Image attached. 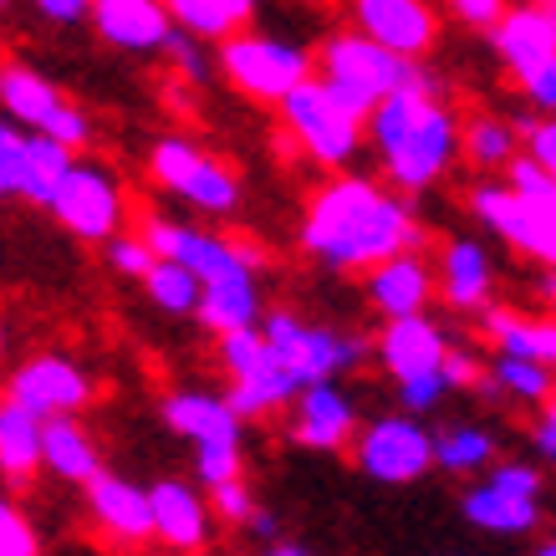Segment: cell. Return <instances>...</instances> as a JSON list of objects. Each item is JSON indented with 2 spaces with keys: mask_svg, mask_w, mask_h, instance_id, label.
Returning a JSON list of instances; mask_svg holds the SVG:
<instances>
[{
  "mask_svg": "<svg viewBox=\"0 0 556 556\" xmlns=\"http://www.w3.org/2000/svg\"><path fill=\"white\" fill-rule=\"evenodd\" d=\"M215 357L225 378H240V372H251L261 357H266V338H261V327H236V332H219L215 338Z\"/></svg>",
  "mask_w": 556,
  "mask_h": 556,
  "instance_id": "36",
  "label": "cell"
},
{
  "mask_svg": "<svg viewBox=\"0 0 556 556\" xmlns=\"http://www.w3.org/2000/svg\"><path fill=\"white\" fill-rule=\"evenodd\" d=\"M11 5H16V0H0V16H5V11H11Z\"/></svg>",
  "mask_w": 556,
  "mask_h": 556,
  "instance_id": "56",
  "label": "cell"
},
{
  "mask_svg": "<svg viewBox=\"0 0 556 556\" xmlns=\"http://www.w3.org/2000/svg\"><path fill=\"white\" fill-rule=\"evenodd\" d=\"M312 72L321 83H338V87H353L363 92L368 102L399 92V87H419V92H439L434 72L414 62V56H399V51L378 47L368 41L363 31H338L327 36L317 51H312Z\"/></svg>",
  "mask_w": 556,
  "mask_h": 556,
  "instance_id": "3",
  "label": "cell"
},
{
  "mask_svg": "<svg viewBox=\"0 0 556 556\" xmlns=\"http://www.w3.org/2000/svg\"><path fill=\"white\" fill-rule=\"evenodd\" d=\"M424 225L404 194H388L378 179L342 174L312 194L302 215V251L327 270H368L383 255L424 251Z\"/></svg>",
  "mask_w": 556,
  "mask_h": 556,
  "instance_id": "1",
  "label": "cell"
},
{
  "mask_svg": "<svg viewBox=\"0 0 556 556\" xmlns=\"http://www.w3.org/2000/svg\"><path fill=\"white\" fill-rule=\"evenodd\" d=\"M552 399H556V388H552Z\"/></svg>",
  "mask_w": 556,
  "mask_h": 556,
  "instance_id": "59",
  "label": "cell"
},
{
  "mask_svg": "<svg viewBox=\"0 0 556 556\" xmlns=\"http://www.w3.org/2000/svg\"><path fill=\"white\" fill-rule=\"evenodd\" d=\"M480 332L501 353L531 357L541 368H556V317H526L516 306H480Z\"/></svg>",
  "mask_w": 556,
  "mask_h": 556,
  "instance_id": "26",
  "label": "cell"
},
{
  "mask_svg": "<svg viewBox=\"0 0 556 556\" xmlns=\"http://www.w3.org/2000/svg\"><path fill=\"white\" fill-rule=\"evenodd\" d=\"M87 495V516L108 541L118 546H143L153 541V516H149V485H138L128 475H113L102 465L92 480L83 485Z\"/></svg>",
  "mask_w": 556,
  "mask_h": 556,
  "instance_id": "16",
  "label": "cell"
},
{
  "mask_svg": "<svg viewBox=\"0 0 556 556\" xmlns=\"http://www.w3.org/2000/svg\"><path fill=\"white\" fill-rule=\"evenodd\" d=\"M281 108V123H287V134L296 138V149L321 164V169H348L363 149V123L353 113H342L338 102L321 92L317 77H306L302 87H291L287 98L276 102Z\"/></svg>",
  "mask_w": 556,
  "mask_h": 556,
  "instance_id": "9",
  "label": "cell"
},
{
  "mask_svg": "<svg viewBox=\"0 0 556 556\" xmlns=\"http://www.w3.org/2000/svg\"><path fill=\"white\" fill-rule=\"evenodd\" d=\"M0 399L21 404L36 419H56V414H83L98 399V383L72 353H31L5 372Z\"/></svg>",
  "mask_w": 556,
  "mask_h": 556,
  "instance_id": "12",
  "label": "cell"
},
{
  "mask_svg": "<svg viewBox=\"0 0 556 556\" xmlns=\"http://www.w3.org/2000/svg\"><path fill=\"white\" fill-rule=\"evenodd\" d=\"M102 251H108V266L118 270V276H134V281H143V270L159 261V255L143 245V236H134V230H118V236L102 240Z\"/></svg>",
  "mask_w": 556,
  "mask_h": 556,
  "instance_id": "40",
  "label": "cell"
},
{
  "mask_svg": "<svg viewBox=\"0 0 556 556\" xmlns=\"http://www.w3.org/2000/svg\"><path fill=\"white\" fill-rule=\"evenodd\" d=\"M36 16L56 21V26H72V21H87V0H31Z\"/></svg>",
  "mask_w": 556,
  "mask_h": 556,
  "instance_id": "50",
  "label": "cell"
},
{
  "mask_svg": "<svg viewBox=\"0 0 556 556\" xmlns=\"http://www.w3.org/2000/svg\"><path fill=\"white\" fill-rule=\"evenodd\" d=\"M510 0H450V16L459 21V26H470V31H490L495 21L506 16Z\"/></svg>",
  "mask_w": 556,
  "mask_h": 556,
  "instance_id": "48",
  "label": "cell"
},
{
  "mask_svg": "<svg viewBox=\"0 0 556 556\" xmlns=\"http://www.w3.org/2000/svg\"><path fill=\"white\" fill-rule=\"evenodd\" d=\"M87 21L108 47L128 56H159L174 31L164 0H87Z\"/></svg>",
  "mask_w": 556,
  "mask_h": 556,
  "instance_id": "18",
  "label": "cell"
},
{
  "mask_svg": "<svg viewBox=\"0 0 556 556\" xmlns=\"http://www.w3.org/2000/svg\"><path fill=\"white\" fill-rule=\"evenodd\" d=\"M490 41H495L501 67H506L516 83H521V77H531L536 67H546V62H556L552 21L541 16L531 0H526V5H506V16L490 26Z\"/></svg>",
  "mask_w": 556,
  "mask_h": 556,
  "instance_id": "22",
  "label": "cell"
},
{
  "mask_svg": "<svg viewBox=\"0 0 556 556\" xmlns=\"http://www.w3.org/2000/svg\"><path fill=\"white\" fill-rule=\"evenodd\" d=\"M546 291H552V306H556V276H552V287H546Z\"/></svg>",
  "mask_w": 556,
  "mask_h": 556,
  "instance_id": "57",
  "label": "cell"
},
{
  "mask_svg": "<svg viewBox=\"0 0 556 556\" xmlns=\"http://www.w3.org/2000/svg\"><path fill=\"white\" fill-rule=\"evenodd\" d=\"M21 159H26V128L0 118V200L21 194Z\"/></svg>",
  "mask_w": 556,
  "mask_h": 556,
  "instance_id": "42",
  "label": "cell"
},
{
  "mask_svg": "<svg viewBox=\"0 0 556 556\" xmlns=\"http://www.w3.org/2000/svg\"><path fill=\"white\" fill-rule=\"evenodd\" d=\"M353 459L368 480L383 485H414L434 470V434L414 414H383L372 424H357Z\"/></svg>",
  "mask_w": 556,
  "mask_h": 556,
  "instance_id": "10",
  "label": "cell"
},
{
  "mask_svg": "<svg viewBox=\"0 0 556 556\" xmlns=\"http://www.w3.org/2000/svg\"><path fill=\"white\" fill-rule=\"evenodd\" d=\"M531 556H556V541H546V546H541V552H531Z\"/></svg>",
  "mask_w": 556,
  "mask_h": 556,
  "instance_id": "55",
  "label": "cell"
},
{
  "mask_svg": "<svg viewBox=\"0 0 556 556\" xmlns=\"http://www.w3.org/2000/svg\"><path fill=\"white\" fill-rule=\"evenodd\" d=\"M159 56H169L174 72H179L189 87H204V77H210V56H204V41H194L189 31H169V41H164V51H159Z\"/></svg>",
  "mask_w": 556,
  "mask_h": 556,
  "instance_id": "41",
  "label": "cell"
},
{
  "mask_svg": "<svg viewBox=\"0 0 556 556\" xmlns=\"http://www.w3.org/2000/svg\"><path fill=\"white\" fill-rule=\"evenodd\" d=\"M0 556H41V531L5 490H0Z\"/></svg>",
  "mask_w": 556,
  "mask_h": 556,
  "instance_id": "37",
  "label": "cell"
},
{
  "mask_svg": "<svg viewBox=\"0 0 556 556\" xmlns=\"http://www.w3.org/2000/svg\"><path fill=\"white\" fill-rule=\"evenodd\" d=\"M459 510H465V521L480 526V531H490V536H526V531H536L541 526V501H531V495H510V490L490 485V480H480V485L465 490Z\"/></svg>",
  "mask_w": 556,
  "mask_h": 556,
  "instance_id": "28",
  "label": "cell"
},
{
  "mask_svg": "<svg viewBox=\"0 0 556 556\" xmlns=\"http://www.w3.org/2000/svg\"><path fill=\"white\" fill-rule=\"evenodd\" d=\"M531 5H536V11H541V16H546V21H552V31H556V0H531Z\"/></svg>",
  "mask_w": 556,
  "mask_h": 556,
  "instance_id": "54",
  "label": "cell"
},
{
  "mask_svg": "<svg viewBox=\"0 0 556 556\" xmlns=\"http://www.w3.org/2000/svg\"><path fill=\"white\" fill-rule=\"evenodd\" d=\"M0 118H11L16 128H26V134L56 138V143H67L72 153H83L87 143H92V134H98L83 108L51 83L47 72H36L31 62H21V56H5V62H0Z\"/></svg>",
  "mask_w": 556,
  "mask_h": 556,
  "instance_id": "4",
  "label": "cell"
},
{
  "mask_svg": "<svg viewBox=\"0 0 556 556\" xmlns=\"http://www.w3.org/2000/svg\"><path fill=\"white\" fill-rule=\"evenodd\" d=\"M149 174L159 189H169L200 215H236L240 179L236 169L189 138H159L149 149Z\"/></svg>",
  "mask_w": 556,
  "mask_h": 556,
  "instance_id": "8",
  "label": "cell"
},
{
  "mask_svg": "<svg viewBox=\"0 0 556 556\" xmlns=\"http://www.w3.org/2000/svg\"><path fill=\"white\" fill-rule=\"evenodd\" d=\"M296 388H302V383H296V372L287 368V357L266 348V357H261L251 372L230 378V388H225V404L236 408L240 424H251V419L276 414V408H287L291 399H296Z\"/></svg>",
  "mask_w": 556,
  "mask_h": 556,
  "instance_id": "25",
  "label": "cell"
},
{
  "mask_svg": "<svg viewBox=\"0 0 556 556\" xmlns=\"http://www.w3.org/2000/svg\"><path fill=\"white\" fill-rule=\"evenodd\" d=\"M444 399H450V383H444V372H439V368L399 378V408H404V414H414V419L434 414Z\"/></svg>",
  "mask_w": 556,
  "mask_h": 556,
  "instance_id": "39",
  "label": "cell"
},
{
  "mask_svg": "<svg viewBox=\"0 0 556 556\" xmlns=\"http://www.w3.org/2000/svg\"><path fill=\"white\" fill-rule=\"evenodd\" d=\"M47 210L56 215V225L67 236L87 240V245H102L108 236H118L123 225H128V189L118 185V174L108 169V164L77 153Z\"/></svg>",
  "mask_w": 556,
  "mask_h": 556,
  "instance_id": "7",
  "label": "cell"
},
{
  "mask_svg": "<svg viewBox=\"0 0 556 556\" xmlns=\"http://www.w3.org/2000/svg\"><path fill=\"white\" fill-rule=\"evenodd\" d=\"M526 92V102L536 108L541 118H556V62H546V67H536L531 77H521L516 83Z\"/></svg>",
  "mask_w": 556,
  "mask_h": 556,
  "instance_id": "47",
  "label": "cell"
},
{
  "mask_svg": "<svg viewBox=\"0 0 556 556\" xmlns=\"http://www.w3.org/2000/svg\"><path fill=\"white\" fill-rule=\"evenodd\" d=\"M363 134L372 138L388 185L399 194H424L459 164V118L444 92H419V87L388 92L372 102Z\"/></svg>",
  "mask_w": 556,
  "mask_h": 556,
  "instance_id": "2",
  "label": "cell"
},
{
  "mask_svg": "<svg viewBox=\"0 0 556 556\" xmlns=\"http://www.w3.org/2000/svg\"><path fill=\"white\" fill-rule=\"evenodd\" d=\"M41 470L67 480V485H87L102 470V450L92 439V429L83 424V414L41 419Z\"/></svg>",
  "mask_w": 556,
  "mask_h": 556,
  "instance_id": "24",
  "label": "cell"
},
{
  "mask_svg": "<svg viewBox=\"0 0 556 556\" xmlns=\"http://www.w3.org/2000/svg\"><path fill=\"white\" fill-rule=\"evenodd\" d=\"M291 424L287 434L302 444V450H317V455H338L348 450L357 434V408L353 399L338 388V378H327V383H306L296 388V399H291Z\"/></svg>",
  "mask_w": 556,
  "mask_h": 556,
  "instance_id": "14",
  "label": "cell"
},
{
  "mask_svg": "<svg viewBox=\"0 0 556 556\" xmlns=\"http://www.w3.org/2000/svg\"><path fill=\"white\" fill-rule=\"evenodd\" d=\"M143 291H149V302L159 312H169V317H194V306H200V276L185 270L179 261H153L143 270Z\"/></svg>",
  "mask_w": 556,
  "mask_h": 556,
  "instance_id": "34",
  "label": "cell"
},
{
  "mask_svg": "<svg viewBox=\"0 0 556 556\" xmlns=\"http://www.w3.org/2000/svg\"><path fill=\"white\" fill-rule=\"evenodd\" d=\"M490 291H495V261H490L485 240L455 236L439 251L434 296L450 312H480V306H490Z\"/></svg>",
  "mask_w": 556,
  "mask_h": 556,
  "instance_id": "19",
  "label": "cell"
},
{
  "mask_svg": "<svg viewBox=\"0 0 556 556\" xmlns=\"http://www.w3.org/2000/svg\"><path fill=\"white\" fill-rule=\"evenodd\" d=\"M495 434L480 424H450L434 434V470L444 475H480L495 459Z\"/></svg>",
  "mask_w": 556,
  "mask_h": 556,
  "instance_id": "33",
  "label": "cell"
},
{
  "mask_svg": "<svg viewBox=\"0 0 556 556\" xmlns=\"http://www.w3.org/2000/svg\"><path fill=\"white\" fill-rule=\"evenodd\" d=\"M219 77L251 102H276L291 87H302L312 77V51L291 47L281 36H255V31H230L219 41Z\"/></svg>",
  "mask_w": 556,
  "mask_h": 556,
  "instance_id": "6",
  "label": "cell"
},
{
  "mask_svg": "<svg viewBox=\"0 0 556 556\" xmlns=\"http://www.w3.org/2000/svg\"><path fill=\"white\" fill-rule=\"evenodd\" d=\"M450 338H444V327H439L429 312H408V317H388L378 342H372V353L383 363V372L399 383L408 372H429L439 368V357H444Z\"/></svg>",
  "mask_w": 556,
  "mask_h": 556,
  "instance_id": "21",
  "label": "cell"
},
{
  "mask_svg": "<svg viewBox=\"0 0 556 556\" xmlns=\"http://www.w3.org/2000/svg\"><path fill=\"white\" fill-rule=\"evenodd\" d=\"M266 556H312L306 546H296V541H270Z\"/></svg>",
  "mask_w": 556,
  "mask_h": 556,
  "instance_id": "53",
  "label": "cell"
},
{
  "mask_svg": "<svg viewBox=\"0 0 556 556\" xmlns=\"http://www.w3.org/2000/svg\"><path fill=\"white\" fill-rule=\"evenodd\" d=\"M210 510L215 516H225V521L245 526V516L255 510L251 490H245V480H225V485H210Z\"/></svg>",
  "mask_w": 556,
  "mask_h": 556,
  "instance_id": "46",
  "label": "cell"
},
{
  "mask_svg": "<svg viewBox=\"0 0 556 556\" xmlns=\"http://www.w3.org/2000/svg\"><path fill=\"white\" fill-rule=\"evenodd\" d=\"M516 153H521V128H516V118H490V113H480V118H470L459 128V159L480 174L506 169Z\"/></svg>",
  "mask_w": 556,
  "mask_h": 556,
  "instance_id": "31",
  "label": "cell"
},
{
  "mask_svg": "<svg viewBox=\"0 0 556 556\" xmlns=\"http://www.w3.org/2000/svg\"><path fill=\"white\" fill-rule=\"evenodd\" d=\"M0 348H5V338H0Z\"/></svg>",
  "mask_w": 556,
  "mask_h": 556,
  "instance_id": "58",
  "label": "cell"
},
{
  "mask_svg": "<svg viewBox=\"0 0 556 556\" xmlns=\"http://www.w3.org/2000/svg\"><path fill=\"white\" fill-rule=\"evenodd\" d=\"M245 526H251V536H261V541H276V536H281L276 516H270V510H261V506H255L251 516H245Z\"/></svg>",
  "mask_w": 556,
  "mask_h": 556,
  "instance_id": "51",
  "label": "cell"
},
{
  "mask_svg": "<svg viewBox=\"0 0 556 556\" xmlns=\"http://www.w3.org/2000/svg\"><path fill=\"white\" fill-rule=\"evenodd\" d=\"M470 215L485 225L490 236L506 240L510 251H521L556 270V194L526 200L510 185H475Z\"/></svg>",
  "mask_w": 556,
  "mask_h": 556,
  "instance_id": "11",
  "label": "cell"
},
{
  "mask_svg": "<svg viewBox=\"0 0 556 556\" xmlns=\"http://www.w3.org/2000/svg\"><path fill=\"white\" fill-rule=\"evenodd\" d=\"M149 516H153V541H164L169 552L194 556L215 536V510L189 480H159L149 485Z\"/></svg>",
  "mask_w": 556,
  "mask_h": 556,
  "instance_id": "17",
  "label": "cell"
},
{
  "mask_svg": "<svg viewBox=\"0 0 556 556\" xmlns=\"http://www.w3.org/2000/svg\"><path fill=\"white\" fill-rule=\"evenodd\" d=\"M41 475V419L0 399V480L26 490Z\"/></svg>",
  "mask_w": 556,
  "mask_h": 556,
  "instance_id": "29",
  "label": "cell"
},
{
  "mask_svg": "<svg viewBox=\"0 0 556 556\" xmlns=\"http://www.w3.org/2000/svg\"><path fill=\"white\" fill-rule=\"evenodd\" d=\"M164 11H169L174 31H189L194 41H225L230 31H240L219 0H164Z\"/></svg>",
  "mask_w": 556,
  "mask_h": 556,
  "instance_id": "35",
  "label": "cell"
},
{
  "mask_svg": "<svg viewBox=\"0 0 556 556\" xmlns=\"http://www.w3.org/2000/svg\"><path fill=\"white\" fill-rule=\"evenodd\" d=\"M439 372H444V383H450V393L455 388H480V378H485V357L470 353V348H459V342H450L444 348V357H439Z\"/></svg>",
  "mask_w": 556,
  "mask_h": 556,
  "instance_id": "44",
  "label": "cell"
},
{
  "mask_svg": "<svg viewBox=\"0 0 556 556\" xmlns=\"http://www.w3.org/2000/svg\"><path fill=\"white\" fill-rule=\"evenodd\" d=\"M363 276H368V302L383 312V321L408 317V312H429V302H434V266L424 261V251L383 255Z\"/></svg>",
  "mask_w": 556,
  "mask_h": 556,
  "instance_id": "20",
  "label": "cell"
},
{
  "mask_svg": "<svg viewBox=\"0 0 556 556\" xmlns=\"http://www.w3.org/2000/svg\"><path fill=\"white\" fill-rule=\"evenodd\" d=\"M261 287H255V270H230V276H215L200 287V306L194 317L210 327V332H236V327H255L261 321Z\"/></svg>",
  "mask_w": 556,
  "mask_h": 556,
  "instance_id": "27",
  "label": "cell"
},
{
  "mask_svg": "<svg viewBox=\"0 0 556 556\" xmlns=\"http://www.w3.org/2000/svg\"><path fill=\"white\" fill-rule=\"evenodd\" d=\"M261 338H266L270 353L287 357V368L296 372V383H327V378H342V372H353L363 357L372 353L368 338H357V332H342V327H312L302 321L296 312L287 306H276V312H261Z\"/></svg>",
  "mask_w": 556,
  "mask_h": 556,
  "instance_id": "5",
  "label": "cell"
},
{
  "mask_svg": "<svg viewBox=\"0 0 556 556\" xmlns=\"http://www.w3.org/2000/svg\"><path fill=\"white\" fill-rule=\"evenodd\" d=\"M72 159L77 153L67 143H56L47 134H26V159H21V194L16 200L36 204V210H47L56 185H62V174L72 169Z\"/></svg>",
  "mask_w": 556,
  "mask_h": 556,
  "instance_id": "32",
  "label": "cell"
},
{
  "mask_svg": "<svg viewBox=\"0 0 556 556\" xmlns=\"http://www.w3.org/2000/svg\"><path fill=\"white\" fill-rule=\"evenodd\" d=\"M159 419L169 424L189 444H240V419L225 404V393H204V388H174L159 404Z\"/></svg>",
  "mask_w": 556,
  "mask_h": 556,
  "instance_id": "23",
  "label": "cell"
},
{
  "mask_svg": "<svg viewBox=\"0 0 556 556\" xmlns=\"http://www.w3.org/2000/svg\"><path fill=\"white\" fill-rule=\"evenodd\" d=\"M240 470H245V450L240 444H194V480L204 490L240 480Z\"/></svg>",
  "mask_w": 556,
  "mask_h": 556,
  "instance_id": "38",
  "label": "cell"
},
{
  "mask_svg": "<svg viewBox=\"0 0 556 556\" xmlns=\"http://www.w3.org/2000/svg\"><path fill=\"white\" fill-rule=\"evenodd\" d=\"M556 388V368H541L531 357H485V378L475 393H485V399H516V404H546Z\"/></svg>",
  "mask_w": 556,
  "mask_h": 556,
  "instance_id": "30",
  "label": "cell"
},
{
  "mask_svg": "<svg viewBox=\"0 0 556 556\" xmlns=\"http://www.w3.org/2000/svg\"><path fill=\"white\" fill-rule=\"evenodd\" d=\"M485 470H490V475H485L490 485L510 490V495H531V501L541 495V470H536V465H526V459H501V465L490 459Z\"/></svg>",
  "mask_w": 556,
  "mask_h": 556,
  "instance_id": "45",
  "label": "cell"
},
{
  "mask_svg": "<svg viewBox=\"0 0 556 556\" xmlns=\"http://www.w3.org/2000/svg\"><path fill=\"white\" fill-rule=\"evenodd\" d=\"M516 128H521V149L531 153L541 164V174L556 185V118H516Z\"/></svg>",
  "mask_w": 556,
  "mask_h": 556,
  "instance_id": "43",
  "label": "cell"
},
{
  "mask_svg": "<svg viewBox=\"0 0 556 556\" xmlns=\"http://www.w3.org/2000/svg\"><path fill=\"white\" fill-rule=\"evenodd\" d=\"M219 5H225V16L236 21V26H245V21L261 11V0H219Z\"/></svg>",
  "mask_w": 556,
  "mask_h": 556,
  "instance_id": "52",
  "label": "cell"
},
{
  "mask_svg": "<svg viewBox=\"0 0 556 556\" xmlns=\"http://www.w3.org/2000/svg\"><path fill=\"white\" fill-rule=\"evenodd\" d=\"M536 408L541 414H536V424H531V450L556 465V399H546V404H536Z\"/></svg>",
  "mask_w": 556,
  "mask_h": 556,
  "instance_id": "49",
  "label": "cell"
},
{
  "mask_svg": "<svg viewBox=\"0 0 556 556\" xmlns=\"http://www.w3.org/2000/svg\"><path fill=\"white\" fill-rule=\"evenodd\" d=\"M353 31L414 62H424L439 41V16L429 0H353Z\"/></svg>",
  "mask_w": 556,
  "mask_h": 556,
  "instance_id": "15",
  "label": "cell"
},
{
  "mask_svg": "<svg viewBox=\"0 0 556 556\" xmlns=\"http://www.w3.org/2000/svg\"><path fill=\"white\" fill-rule=\"evenodd\" d=\"M138 236L149 245L153 255H164V261H179L185 270H194L204 281H215V276H230V270H261L266 255L245 245V240H225L215 230H200V225H185V219H164V215H143L138 225Z\"/></svg>",
  "mask_w": 556,
  "mask_h": 556,
  "instance_id": "13",
  "label": "cell"
}]
</instances>
